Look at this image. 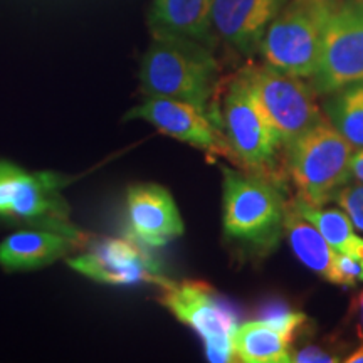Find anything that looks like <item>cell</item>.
I'll list each match as a JSON object with an SVG mask.
<instances>
[{
  "mask_svg": "<svg viewBox=\"0 0 363 363\" xmlns=\"http://www.w3.org/2000/svg\"><path fill=\"white\" fill-rule=\"evenodd\" d=\"M140 81L147 98L180 99L208 113L220 88V69L207 45L153 35L142 59Z\"/></svg>",
  "mask_w": 363,
  "mask_h": 363,
  "instance_id": "1",
  "label": "cell"
},
{
  "mask_svg": "<svg viewBox=\"0 0 363 363\" xmlns=\"http://www.w3.org/2000/svg\"><path fill=\"white\" fill-rule=\"evenodd\" d=\"M208 115L224 140L227 157L244 170L279 182V153L284 148L240 72L219 88Z\"/></svg>",
  "mask_w": 363,
  "mask_h": 363,
  "instance_id": "2",
  "label": "cell"
},
{
  "mask_svg": "<svg viewBox=\"0 0 363 363\" xmlns=\"http://www.w3.org/2000/svg\"><path fill=\"white\" fill-rule=\"evenodd\" d=\"M222 227L227 239L269 252L284 233L288 202L279 182L247 170L222 169Z\"/></svg>",
  "mask_w": 363,
  "mask_h": 363,
  "instance_id": "3",
  "label": "cell"
},
{
  "mask_svg": "<svg viewBox=\"0 0 363 363\" xmlns=\"http://www.w3.org/2000/svg\"><path fill=\"white\" fill-rule=\"evenodd\" d=\"M353 148L328 118L311 126L284 148V167L296 197L325 206L352 179Z\"/></svg>",
  "mask_w": 363,
  "mask_h": 363,
  "instance_id": "4",
  "label": "cell"
},
{
  "mask_svg": "<svg viewBox=\"0 0 363 363\" xmlns=\"http://www.w3.org/2000/svg\"><path fill=\"white\" fill-rule=\"evenodd\" d=\"M337 2L288 0L262 39L259 54L266 65L298 78H313Z\"/></svg>",
  "mask_w": 363,
  "mask_h": 363,
  "instance_id": "5",
  "label": "cell"
},
{
  "mask_svg": "<svg viewBox=\"0 0 363 363\" xmlns=\"http://www.w3.org/2000/svg\"><path fill=\"white\" fill-rule=\"evenodd\" d=\"M54 172H26L0 160V216L7 219L67 235L86 247L91 238L72 224L62 187L69 184Z\"/></svg>",
  "mask_w": 363,
  "mask_h": 363,
  "instance_id": "6",
  "label": "cell"
},
{
  "mask_svg": "<svg viewBox=\"0 0 363 363\" xmlns=\"http://www.w3.org/2000/svg\"><path fill=\"white\" fill-rule=\"evenodd\" d=\"M158 289L162 305L202 338L208 362H235L234 333L239 326V313L227 299L202 281L167 278Z\"/></svg>",
  "mask_w": 363,
  "mask_h": 363,
  "instance_id": "7",
  "label": "cell"
},
{
  "mask_svg": "<svg viewBox=\"0 0 363 363\" xmlns=\"http://www.w3.org/2000/svg\"><path fill=\"white\" fill-rule=\"evenodd\" d=\"M239 72L279 136L283 148L326 118L316 103L315 88L305 83V78L288 74L266 62H251Z\"/></svg>",
  "mask_w": 363,
  "mask_h": 363,
  "instance_id": "8",
  "label": "cell"
},
{
  "mask_svg": "<svg viewBox=\"0 0 363 363\" xmlns=\"http://www.w3.org/2000/svg\"><path fill=\"white\" fill-rule=\"evenodd\" d=\"M318 94H331L363 81V2L338 0L326 29L320 65L313 76Z\"/></svg>",
  "mask_w": 363,
  "mask_h": 363,
  "instance_id": "9",
  "label": "cell"
},
{
  "mask_svg": "<svg viewBox=\"0 0 363 363\" xmlns=\"http://www.w3.org/2000/svg\"><path fill=\"white\" fill-rule=\"evenodd\" d=\"M88 251L67 261L72 269L104 284H155L165 283L160 266L142 242L133 238H103L86 244Z\"/></svg>",
  "mask_w": 363,
  "mask_h": 363,
  "instance_id": "10",
  "label": "cell"
},
{
  "mask_svg": "<svg viewBox=\"0 0 363 363\" xmlns=\"http://www.w3.org/2000/svg\"><path fill=\"white\" fill-rule=\"evenodd\" d=\"M128 118L148 121L162 133L211 155L227 157L224 140L211 115L195 104L172 98H148L143 104L131 110Z\"/></svg>",
  "mask_w": 363,
  "mask_h": 363,
  "instance_id": "11",
  "label": "cell"
},
{
  "mask_svg": "<svg viewBox=\"0 0 363 363\" xmlns=\"http://www.w3.org/2000/svg\"><path fill=\"white\" fill-rule=\"evenodd\" d=\"M128 233L147 247H160L184 234V220L170 192L157 184H138L126 195Z\"/></svg>",
  "mask_w": 363,
  "mask_h": 363,
  "instance_id": "12",
  "label": "cell"
},
{
  "mask_svg": "<svg viewBox=\"0 0 363 363\" xmlns=\"http://www.w3.org/2000/svg\"><path fill=\"white\" fill-rule=\"evenodd\" d=\"M288 0H214L212 27L217 39L244 56L259 52L272 21Z\"/></svg>",
  "mask_w": 363,
  "mask_h": 363,
  "instance_id": "13",
  "label": "cell"
},
{
  "mask_svg": "<svg viewBox=\"0 0 363 363\" xmlns=\"http://www.w3.org/2000/svg\"><path fill=\"white\" fill-rule=\"evenodd\" d=\"M212 9L214 0H153L148 26L153 35L184 38L214 49Z\"/></svg>",
  "mask_w": 363,
  "mask_h": 363,
  "instance_id": "14",
  "label": "cell"
},
{
  "mask_svg": "<svg viewBox=\"0 0 363 363\" xmlns=\"http://www.w3.org/2000/svg\"><path fill=\"white\" fill-rule=\"evenodd\" d=\"M76 247H81L78 240L52 230H21L0 244V266L9 272L39 269L67 256Z\"/></svg>",
  "mask_w": 363,
  "mask_h": 363,
  "instance_id": "15",
  "label": "cell"
},
{
  "mask_svg": "<svg viewBox=\"0 0 363 363\" xmlns=\"http://www.w3.org/2000/svg\"><path fill=\"white\" fill-rule=\"evenodd\" d=\"M284 234L298 259L308 269H311L315 274L321 276V278L331 283V279H333V261L337 251L330 246L328 240L321 235L320 230L310 220L299 214L291 201L288 202V207H286Z\"/></svg>",
  "mask_w": 363,
  "mask_h": 363,
  "instance_id": "16",
  "label": "cell"
},
{
  "mask_svg": "<svg viewBox=\"0 0 363 363\" xmlns=\"http://www.w3.org/2000/svg\"><path fill=\"white\" fill-rule=\"evenodd\" d=\"M293 342L266 321H247L234 333V357L244 363H288L291 362Z\"/></svg>",
  "mask_w": 363,
  "mask_h": 363,
  "instance_id": "17",
  "label": "cell"
},
{
  "mask_svg": "<svg viewBox=\"0 0 363 363\" xmlns=\"http://www.w3.org/2000/svg\"><path fill=\"white\" fill-rule=\"evenodd\" d=\"M291 203L305 219L311 222L320 230L321 235L328 240L335 251L347 252L362 259L363 239L358 238L355 225L343 208H325L323 206H311L294 197Z\"/></svg>",
  "mask_w": 363,
  "mask_h": 363,
  "instance_id": "18",
  "label": "cell"
},
{
  "mask_svg": "<svg viewBox=\"0 0 363 363\" xmlns=\"http://www.w3.org/2000/svg\"><path fill=\"white\" fill-rule=\"evenodd\" d=\"M325 115L353 148H363V81L331 93Z\"/></svg>",
  "mask_w": 363,
  "mask_h": 363,
  "instance_id": "19",
  "label": "cell"
},
{
  "mask_svg": "<svg viewBox=\"0 0 363 363\" xmlns=\"http://www.w3.org/2000/svg\"><path fill=\"white\" fill-rule=\"evenodd\" d=\"M257 320H262L266 323L272 325L274 328L281 330L293 340L296 338V335L306 325V315L291 310L283 301L264 303L259 308V311H257Z\"/></svg>",
  "mask_w": 363,
  "mask_h": 363,
  "instance_id": "20",
  "label": "cell"
},
{
  "mask_svg": "<svg viewBox=\"0 0 363 363\" xmlns=\"http://www.w3.org/2000/svg\"><path fill=\"white\" fill-rule=\"evenodd\" d=\"M331 201H337L350 217L357 230L363 233V184H347L333 195Z\"/></svg>",
  "mask_w": 363,
  "mask_h": 363,
  "instance_id": "21",
  "label": "cell"
},
{
  "mask_svg": "<svg viewBox=\"0 0 363 363\" xmlns=\"http://www.w3.org/2000/svg\"><path fill=\"white\" fill-rule=\"evenodd\" d=\"M363 276L362 259L347 252L335 254L333 279L331 283L338 286H355Z\"/></svg>",
  "mask_w": 363,
  "mask_h": 363,
  "instance_id": "22",
  "label": "cell"
},
{
  "mask_svg": "<svg viewBox=\"0 0 363 363\" xmlns=\"http://www.w3.org/2000/svg\"><path fill=\"white\" fill-rule=\"evenodd\" d=\"M291 362L298 363H333L340 362V358L333 353L323 350V348L308 345L305 348H299L298 352L291 353Z\"/></svg>",
  "mask_w": 363,
  "mask_h": 363,
  "instance_id": "23",
  "label": "cell"
},
{
  "mask_svg": "<svg viewBox=\"0 0 363 363\" xmlns=\"http://www.w3.org/2000/svg\"><path fill=\"white\" fill-rule=\"evenodd\" d=\"M350 169H352V179H355L363 184V148L353 150Z\"/></svg>",
  "mask_w": 363,
  "mask_h": 363,
  "instance_id": "24",
  "label": "cell"
},
{
  "mask_svg": "<svg viewBox=\"0 0 363 363\" xmlns=\"http://www.w3.org/2000/svg\"><path fill=\"white\" fill-rule=\"evenodd\" d=\"M352 316H355L358 335H360V338H363V289H362V293L355 298V301H353Z\"/></svg>",
  "mask_w": 363,
  "mask_h": 363,
  "instance_id": "25",
  "label": "cell"
},
{
  "mask_svg": "<svg viewBox=\"0 0 363 363\" xmlns=\"http://www.w3.org/2000/svg\"><path fill=\"white\" fill-rule=\"evenodd\" d=\"M345 362L347 363H363V343L357 348L355 352H352L350 355L345 358Z\"/></svg>",
  "mask_w": 363,
  "mask_h": 363,
  "instance_id": "26",
  "label": "cell"
},
{
  "mask_svg": "<svg viewBox=\"0 0 363 363\" xmlns=\"http://www.w3.org/2000/svg\"><path fill=\"white\" fill-rule=\"evenodd\" d=\"M362 266H363V257H362ZM362 281H363V276H362Z\"/></svg>",
  "mask_w": 363,
  "mask_h": 363,
  "instance_id": "27",
  "label": "cell"
},
{
  "mask_svg": "<svg viewBox=\"0 0 363 363\" xmlns=\"http://www.w3.org/2000/svg\"><path fill=\"white\" fill-rule=\"evenodd\" d=\"M362 2H363V0H362Z\"/></svg>",
  "mask_w": 363,
  "mask_h": 363,
  "instance_id": "28",
  "label": "cell"
}]
</instances>
